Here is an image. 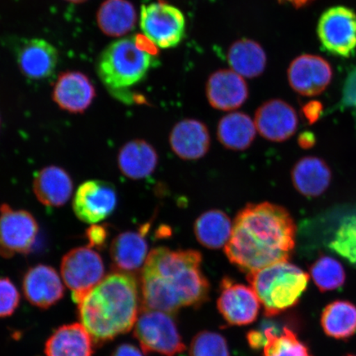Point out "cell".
I'll list each match as a JSON object with an SVG mask.
<instances>
[{"label":"cell","instance_id":"obj_17","mask_svg":"<svg viewBox=\"0 0 356 356\" xmlns=\"http://www.w3.org/2000/svg\"><path fill=\"white\" fill-rule=\"evenodd\" d=\"M207 96L213 108L227 111L238 109L248 99V84L232 70L216 71L208 79Z\"/></svg>","mask_w":356,"mask_h":356},{"label":"cell","instance_id":"obj_3","mask_svg":"<svg viewBox=\"0 0 356 356\" xmlns=\"http://www.w3.org/2000/svg\"><path fill=\"white\" fill-rule=\"evenodd\" d=\"M139 302L135 275L113 271L79 302L80 323L95 344L106 343L135 326Z\"/></svg>","mask_w":356,"mask_h":356},{"label":"cell","instance_id":"obj_41","mask_svg":"<svg viewBox=\"0 0 356 356\" xmlns=\"http://www.w3.org/2000/svg\"><path fill=\"white\" fill-rule=\"evenodd\" d=\"M65 1H68V2L74 3H81L88 1V0H65Z\"/></svg>","mask_w":356,"mask_h":356},{"label":"cell","instance_id":"obj_2","mask_svg":"<svg viewBox=\"0 0 356 356\" xmlns=\"http://www.w3.org/2000/svg\"><path fill=\"white\" fill-rule=\"evenodd\" d=\"M197 250L154 248L141 271V308L175 315L184 307L207 302L210 283L202 273Z\"/></svg>","mask_w":356,"mask_h":356},{"label":"cell","instance_id":"obj_38","mask_svg":"<svg viewBox=\"0 0 356 356\" xmlns=\"http://www.w3.org/2000/svg\"><path fill=\"white\" fill-rule=\"evenodd\" d=\"M143 353L136 346L124 343L118 346L111 356H144Z\"/></svg>","mask_w":356,"mask_h":356},{"label":"cell","instance_id":"obj_31","mask_svg":"<svg viewBox=\"0 0 356 356\" xmlns=\"http://www.w3.org/2000/svg\"><path fill=\"white\" fill-rule=\"evenodd\" d=\"M310 277L321 292L336 291L346 282L343 266L335 258L323 256L310 267Z\"/></svg>","mask_w":356,"mask_h":356},{"label":"cell","instance_id":"obj_26","mask_svg":"<svg viewBox=\"0 0 356 356\" xmlns=\"http://www.w3.org/2000/svg\"><path fill=\"white\" fill-rule=\"evenodd\" d=\"M256 124L248 115L232 113L222 118L217 128V137L225 148L243 151L249 148L256 138Z\"/></svg>","mask_w":356,"mask_h":356},{"label":"cell","instance_id":"obj_27","mask_svg":"<svg viewBox=\"0 0 356 356\" xmlns=\"http://www.w3.org/2000/svg\"><path fill=\"white\" fill-rule=\"evenodd\" d=\"M266 337L264 356H312L308 346L288 327L282 331L270 320L265 319L257 328Z\"/></svg>","mask_w":356,"mask_h":356},{"label":"cell","instance_id":"obj_13","mask_svg":"<svg viewBox=\"0 0 356 356\" xmlns=\"http://www.w3.org/2000/svg\"><path fill=\"white\" fill-rule=\"evenodd\" d=\"M332 66L323 57L302 55L292 61L288 70V79L291 88L306 97L319 95L332 79Z\"/></svg>","mask_w":356,"mask_h":356},{"label":"cell","instance_id":"obj_40","mask_svg":"<svg viewBox=\"0 0 356 356\" xmlns=\"http://www.w3.org/2000/svg\"><path fill=\"white\" fill-rule=\"evenodd\" d=\"M280 2L291 3V6L296 8L304 7L307 4L313 2L314 0H279Z\"/></svg>","mask_w":356,"mask_h":356},{"label":"cell","instance_id":"obj_28","mask_svg":"<svg viewBox=\"0 0 356 356\" xmlns=\"http://www.w3.org/2000/svg\"><path fill=\"white\" fill-rule=\"evenodd\" d=\"M233 224L229 217L220 210H211L200 215L194 224L197 241L209 249L225 246L232 234Z\"/></svg>","mask_w":356,"mask_h":356},{"label":"cell","instance_id":"obj_35","mask_svg":"<svg viewBox=\"0 0 356 356\" xmlns=\"http://www.w3.org/2000/svg\"><path fill=\"white\" fill-rule=\"evenodd\" d=\"M86 236L89 248L102 250L108 243L109 231L106 225L93 224L86 230Z\"/></svg>","mask_w":356,"mask_h":356},{"label":"cell","instance_id":"obj_5","mask_svg":"<svg viewBox=\"0 0 356 356\" xmlns=\"http://www.w3.org/2000/svg\"><path fill=\"white\" fill-rule=\"evenodd\" d=\"M309 275L288 261L278 262L247 275L248 282L264 308L273 318L295 307L309 282Z\"/></svg>","mask_w":356,"mask_h":356},{"label":"cell","instance_id":"obj_37","mask_svg":"<svg viewBox=\"0 0 356 356\" xmlns=\"http://www.w3.org/2000/svg\"><path fill=\"white\" fill-rule=\"evenodd\" d=\"M305 118L309 124H314L318 121L323 113V105L319 102H309L302 109Z\"/></svg>","mask_w":356,"mask_h":356},{"label":"cell","instance_id":"obj_20","mask_svg":"<svg viewBox=\"0 0 356 356\" xmlns=\"http://www.w3.org/2000/svg\"><path fill=\"white\" fill-rule=\"evenodd\" d=\"M145 229L140 232L127 231L113 239L110 247V256L113 271L134 274L144 266L148 257V243Z\"/></svg>","mask_w":356,"mask_h":356},{"label":"cell","instance_id":"obj_36","mask_svg":"<svg viewBox=\"0 0 356 356\" xmlns=\"http://www.w3.org/2000/svg\"><path fill=\"white\" fill-rule=\"evenodd\" d=\"M342 106L356 108V66L346 79L341 99Z\"/></svg>","mask_w":356,"mask_h":356},{"label":"cell","instance_id":"obj_39","mask_svg":"<svg viewBox=\"0 0 356 356\" xmlns=\"http://www.w3.org/2000/svg\"><path fill=\"white\" fill-rule=\"evenodd\" d=\"M315 137L313 134L306 131L300 134L298 143L302 149H310L315 145Z\"/></svg>","mask_w":356,"mask_h":356},{"label":"cell","instance_id":"obj_7","mask_svg":"<svg viewBox=\"0 0 356 356\" xmlns=\"http://www.w3.org/2000/svg\"><path fill=\"white\" fill-rule=\"evenodd\" d=\"M140 24L145 37L157 48L175 47L184 38V13L167 3L161 1L142 6Z\"/></svg>","mask_w":356,"mask_h":356},{"label":"cell","instance_id":"obj_25","mask_svg":"<svg viewBox=\"0 0 356 356\" xmlns=\"http://www.w3.org/2000/svg\"><path fill=\"white\" fill-rule=\"evenodd\" d=\"M97 22L106 35L122 37L135 29L137 13L128 0H106L97 13Z\"/></svg>","mask_w":356,"mask_h":356},{"label":"cell","instance_id":"obj_32","mask_svg":"<svg viewBox=\"0 0 356 356\" xmlns=\"http://www.w3.org/2000/svg\"><path fill=\"white\" fill-rule=\"evenodd\" d=\"M330 248L351 264L356 265V213L341 220L333 236Z\"/></svg>","mask_w":356,"mask_h":356},{"label":"cell","instance_id":"obj_22","mask_svg":"<svg viewBox=\"0 0 356 356\" xmlns=\"http://www.w3.org/2000/svg\"><path fill=\"white\" fill-rule=\"evenodd\" d=\"M118 162L124 176L132 180H141L152 175L158 166L159 155L149 142L133 140L120 149Z\"/></svg>","mask_w":356,"mask_h":356},{"label":"cell","instance_id":"obj_24","mask_svg":"<svg viewBox=\"0 0 356 356\" xmlns=\"http://www.w3.org/2000/svg\"><path fill=\"white\" fill-rule=\"evenodd\" d=\"M47 356H92L93 340L81 323L64 325L49 337Z\"/></svg>","mask_w":356,"mask_h":356},{"label":"cell","instance_id":"obj_30","mask_svg":"<svg viewBox=\"0 0 356 356\" xmlns=\"http://www.w3.org/2000/svg\"><path fill=\"white\" fill-rule=\"evenodd\" d=\"M228 61L234 72L243 78L252 79L264 72L266 56L259 44L252 40L242 39L229 48Z\"/></svg>","mask_w":356,"mask_h":356},{"label":"cell","instance_id":"obj_14","mask_svg":"<svg viewBox=\"0 0 356 356\" xmlns=\"http://www.w3.org/2000/svg\"><path fill=\"white\" fill-rule=\"evenodd\" d=\"M254 122L260 135L273 142H283L295 135L299 119L295 108L280 99L269 100L257 109Z\"/></svg>","mask_w":356,"mask_h":356},{"label":"cell","instance_id":"obj_15","mask_svg":"<svg viewBox=\"0 0 356 356\" xmlns=\"http://www.w3.org/2000/svg\"><path fill=\"white\" fill-rule=\"evenodd\" d=\"M52 97L62 110L70 113H83L95 100L96 89L87 75L77 71H67L58 77Z\"/></svg>","mask_w":356,"mask_h":356},{"label":"cell","instance_id":"obj_34","mask_svg":"<svg viewBox=\"0 0 356 356\" xmlns=\"http://www.w3.org/2000/svg\"><path fill=\"white\" fill-rule=\"evenodd\" d=\"M19 291L8 278H0V318L10 317L19 305Z\"/></svg>","mask_w":356,"mask_h":356},{"label":"cell","instance_id":"obj_1","mask_svg":"<svg viewBox=\"0 0 356 356\" xmlns=\"http://www.w3.org/2000/svg\"><path fill=\"white\" fill-rule=\"evenodd\" d=\"M296 225L286 209L269 202L248 204L236 216L225 252L245 273L288 261L296 247Z\"/></svg>","mask_w":356,"mask_h":356},{"label":"cell","instance_id":"obj_43","mask_svg":"<svg viewBox=\"0 0 356 356\" xmlns=\"http://www.w3.org/2000/svg\"><path fill=\"white\" fill-rule=\"evenodd\" d=\"M347 356H356V355H348Z\"/></svg>","mask_w":356,"mask_h":356},{"label":"cell","instance_id":"obj_19","mask_svg":"<svg viewBox=\"0 0 356 356\" xmlns=\"http://www.w3.org/2000/svg\"><path fill=\"white\" fill-rule=\"evenodd\" d=\"M169 143L178 157L197 160L208 153L211 136L206 124L195 119L177 122L169 136Z\"/></svg>","mask_w":356,"mask_h":356},{"label":"cell","instance_id":"obj_18","mask_svg":"<svg viewBox=\"0 0 356 356\" xmlns=\"http://www.w3.org/2000/svg\"><path fill=\"white\" fill-rule=\"evenodd\" d=\"M59 60L54 46L43 39H30L17 52V65L26 78L42 80L55 73Z\"/></svg>","mask_w":356,"mask_h":356},{"label":"cell","instance_id":"obj_16","mask_svg":"<svg viewBox=\"0 0 356 356\" xmlns=\"http://www.w3.org/2000/svg\"><path fill=\"white\" fill-rule=\"evenodd\" d=\"M26 299L38 308L47 309L64 297L65 288L57 271L39 264L26 271L22 282Z\"/></svg>","mask_w":356,"mask_h":356},{"label":"cell","instance_id":"obj_29","mask_svg":"<svg viewBox=\"0 0 356 356\" xmlns=\"http://www.w3.org/2000/svg\"><path fill=\"white\" fill-rule=\"evenodd\" d=\"M320 323L327 337L349 339L356 333V306L347 300L333 301L325 307Z\"/></svg>","mask_w":356,"mask_h":356},{"label":"cell","instance_id":"obj_21","mask_svg":"<svg viewBox=\"0 0 356 356\" xmlns=\"http://www.w3.org/2000/svg\"><path fill=\"white\" fill-rule=\"evenodd\" d=\"M73 188L72 178L60 167H44L34 176L35 197L48 207H63L72 195Z\"/></svg>","mask_w":356,"mask_h":356},{"label":"cell","instance_id":"obj_23","mask_svg":"<svg viewBox=\"0 0 356 356\" xmlns=\"http://www.w3.org/2000/svg\"><path fill=\"white\" fill-rule=\"evenodd\" d=\"M293 186L307 197L322 195L330 186L332 172L324 160L308 156L299 160L291 171Z\"/></svg>","mask_w":356,"mask_h":356},{"label":"cell","instance_id":"obj_9","mask_svg":"<svg viewBox=\"0 0 356 356\" xmlns=\"http://www.w3.org/2000/svg\"><path fill=\"white\" fill-rule=\"evenodd\" d=\"M318 35L325 51L349 58L356 50V13L349 8H328L320 17Z\"/></svg>","mask_w":356,"mask_h":356},{"label":"cell","instance_id":"obj_6","mask_svg":"<svg viewBox=\"0 0 356 356\" xmlns=\"http://www.w3.org/2000/svg\"><path fill=\"white\" fill-rule=\"evenodd\" d=\"M134 336L145 354L177 356L186 350L172 315L162 311L141 308L134 326Z\"/></svg>","mask_w":356,"mask_h":356},{"label":"cell","instance_id":"obj_8","mask_svg":"<svg viewBox=\"0 0 356 356\" xmlns=\"http://www.w3.org/2000/svg\"><path fill=\"white\" fill-rule=\"evenodd\" d=\"M60 271L66 286L79 304L104 277L105 267L95 249L79 247L67 252L61 261Z\"/></svg>","mask_w":356,"mask_h":356},{"label":"cell","instance_id":"obj_42","mask_svg":"<svg viewBox=\"0 0 356 356\" xmlns=\"http://www.w3.org/2000/svg\"><path fill=\"white\" fill-rule=\"evenodd\" d=\"M0 127H1V118H0Z\"/></svg>","mask_w":356,"mask_h":356},{"label":"cell","instance_id":"obj_12","mask_svg":"<svg viewBox=\"0 0 356 356\" xmlns=\"http://www.w3.org/2000/svg\"><path fill=\"white\" fill-rule=\"evenodd\" d=\"M118 204V194L108 181L83 182L75 193L73 209L79 219L87 224H97L111 215Z\"/></svg>","mask_w":356,"mask_h":356},{"label":"cell","instance_id":"obj_33","mask_svg":"<svg viewBox=\"0 0 356 356\" xmlns=\"http://www.w3.org/2000/svg\"><path fill=\"white\" fill-rule=\"evenodd\" d=\"M190 356H231L228 342L220 333L200 332L193 337L189 349Z\"/></svg>","mask_w":356,"mask_h":356},{"label":"cell","instance_id":"obj_11","mask_svg":"<svg viewBox=\"0 0 356 356\" xmlns=\"http://www.w3.org/2000/svg\"><path fill=\"white\" fill-rule=\"evenodd\" d=\"M218 309L227 323L232 326H246L254 323L259 314L261 302L251 286L222 278Z\"/></svg>","mask_w":356,"mask_h":356},{"label":"cell","instance_id":"obj_4","mask_svg":"<svg viewBox=\"0 0 356 356\" xmlns=\"http://www.w3.org/2000/svg\"><path fill=\"white\" fill-rule=\"evenodd\" d=\"M154 48L144 35L118 40L105 48L96 68L101 81L111 95L127 104L136 99L129 88L140 83L154 65Z\"/></svg>","mask_w":356,"mask_h":356},{"label":"cell","instance_id":"obj_10","mask_svg":"<svg viewBox=\"0 0 356 356\" xmlns=\"http://www.w3.org/2000/svg\"><path fill=\"white\" fill-rule=\"evenodd\" d=\"M38 231V222L30 212L15 210L7 204L0 207V255L3 257L29 254Z\"/></svg>","mask_w":356,"mask_h":356}]
</instances>
